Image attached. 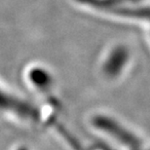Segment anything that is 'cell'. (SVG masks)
<instances>
[{"label":"cell","instance_id":"obj_1","mask_svg":"<svg viewBox=\"0 0 150 150\" xmlns=\"http://www.w3.org/2000/svg\"><path fill=\"white\" fill-rule=\"evenodd\" d=\"M0 116L19 124H36L42 120L39 109L0 84Z\"/></svg>","mask_w":150,"mask_h":150},{"label":"cell","instance_id":"obj_2","mask_svg":"<svg viewBox=\"0 0 150 150\" xmlns=\"http://www.w3.org/2000/svg\"><path fill=\"white\" fill-rule=\"evenodd\" d=\"M129 53L126 48L114 47L107 50L100 61V73L109 81L116 80L125 69H127Z\"/></svg>","mask_w":150,"mask_h":150},{"label":"cell","instance_id":"obj_3","mask_svg":"<svg viewBox=\"0 0 150 150\" xmlns=\"http://www.w3.org/2000/svg\"><path fill=\"white\" fill-rule=\"evenodd\" d=\"M26 79L35 91L51 100L53 80L47 70L40 67H31L26 72Z\"/></svg>","mask_w":150,"mask_h":150}]
</instances>
